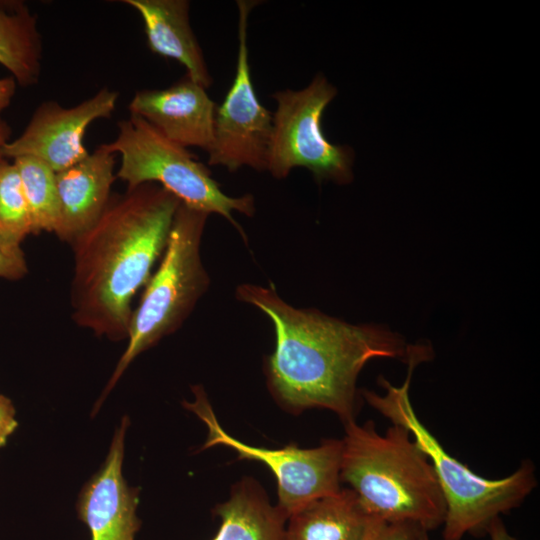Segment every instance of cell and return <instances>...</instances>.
<instances>
[{"label":"cell","mask_w":540,"mask_h":540,"mask_svg":"<svg viewBox=\"0 0 540 540\" xmlns=\"http://www.w3.org/2000/svg\"><path fill=\"white\" fill-rule=\"evenodd\" d=\"M236 298L262 311L275 331V349L265 362L269 389L286 409L322 408L343 424L355 420L363 367L377 358L419 363L432 358L428 344H409L398 333L373 324H350L319 310L284 301L275 286L244 283Z\"/></svg>","instance_id":"obj_1"},{"label":"cell","mask_w":540,"mask_h":540,"mask_svg":"<svg viewBox=\"0 0 540 540\" xmlns=\"http://www.w3.org/2000/svg\"><path fill=\"white\" fill-rule=\"evenodd\" d=\"M180 200L156 183L113 194L98 221L72 243V318L97 336L127 339L132 300L167 244Z\"/></svg>","instance_id":"obj_2"},{"label":"cell","mask_w":540,"mask_h":540,"mask_svg":"<svg viewBox=\"0 0 540 540\" xmlns=\"http://www.w3.org/2000/svg\"><path fill=\"white\" fill-rule=\"evenodd\" d=\"M340 481L365 510L385 523H411L429 532L443 526L446 506L427 455L402 426L384 435L373 421L344 424Z\"/></svg>","instance_id":"obj_3"},{"label":"cell","mask_w":540,"mask_h":540,"mask_svg":"<svg viewBox=\"0 0 540 540\" xmlns=\"http://www.w3.org/2000/svg\"><path fill=\"white\" fill-rule=\"evenodd\" d=\"M419 363H408L402 386H394L384 377L379 385L384 394L362 390V397L372 408L404 427L429 458L445 501L444 540H461L466 534L486 535L491 522L517 508L537 486L535 466L525 460L510 475L488 479L477 475L464 463L446 452L435 436L419 420L409 396L410 382Z\"/></svg>","instance_id":"obj_4"},{"label":"cell","mask_w":540,"mask_h":540,"mask_svg":"<svg viewBox=\"0 0 540 540\" xmlns=\"http://www.w3.org/2000/svg\"><path fill=\"white\" fill-rule=\"evenodd\" d=\"M208 213L180 203L159 266L152 273L131 316L127 346L96 409L129 364L142 352L177 331L210 285L201 259V241Z\"/></svg>","instance_id":"obj_5"},{"label":"cell","mask_w":540,"mask_h":540,"mask_svg":"<svg viewBox=\"0 0 540 540\" xmlns=\"http://www.w3.org/2000/svg\"><path fill=\"white\" fill-rule=\"evenodd\" d=\"M117 127L116 138L105 146L120 156L116 178L125 182L127 188L156 183L184 205L209 215L222 216L246 241V234L233 212L254 216L253 195L232 197L225 194L206 165L141 117L130 114L129 118L119 121Z\"/></svg>","instance_id":"obj_6"},{"label":"cell","mask_w":540,"mask_h":540,"mask_svg":"<svg viewBox=\"0 0 540 540\" xmlns=\"http://www.w3.org/2000/svg\"><path fill=\"white\" fill-rule=\"evenodd\" d=\"M337 89L325 76L317 74L301 90L274 92L272 133L268 148L267 169L274 178H286L292 169H308L316 182L339 185L353 181L354 150L331 143L322 129V117Z\"/></svg>","instance_id":"obj_7"},{"label":"cell","mask_w":540,"mask_h":540,"mask_svg":"<svg viewBox=\"0 0 540 540\" xmlns=\"http://www.w3.org/2000/svg\"><path fill=\"white\" fill-rule=\"evenodd\" d=\"M192 391L194 401L183 404L208 428L203 447L226 446L234 450L239 459L264 463L277 481L276 506L287 517L310 502L341 489L342 440L326 439L319 446L306 449L294 444L278 449L251 446L232 437L222 428L202 386H193Z\"/></svg>","instance_id":"obj_8"},{"label":"cell","mask_w":540,"mask_h":540,"mask_svg":"<svg viewBox=\"0 0 540 540\" xmlns=\"http://www.w3.org/2000/svg\"><path fill=\"white\" fill-rule=\"evenodd\" d=\"M257 3L237 1L239 46L236 70L223 103L216 109L213 143L208 152V165L222 166L229 172L245 166L258 172L267 169L272 113L257 97L247 45L248 17Z\"/></svg>","instance_id":"obj_9"},{"label":"cell","mask_w":540,"mask_h":540,"mask_svg":"<svg viewBox=\"0 0 540 540\" xmlns=\"http://www.w3.org/2000/svg\"><path fill=\"white\" fill-rule=\"evenodd\" d=\"M118 98V91L104 87L72 107L43 101L21 135L7 143L4 157H34L56 173L76 164L89 154L84 145L87 128L95 120L109 118Z\"/></svg>","instance_id":"obj_10"},{"label":"cell","mask_w":540,"mask_h":540,"mask_svg":"<svg viewBox=\"0 0 540 540\" xmlns=\"http://www.w3.org/2000/svg\"><path fill=\"white\" fill-rule=\"evenodd\" d=\"M128 109L184 148L212 146L217 105L187 74L168 88L137 91Z\"/></svg>","instance_id":"obj_11"},{"label":"cell","mask_w":540,"mask_h":540,"mask_svg":"<svg viewBox=\"0 0 540 540\" xmlns=\"http://www.w3.org/2000/svg\"><path fill=\"white\" fill-rule=\"evenodd\" d=\"M128 424L125 416L105 462L86 483L77 501L78 517L88 527L91 540H135L141 526L136 515L138 489L128 486L122 475Z\"/></svg>","instance_id":"obj_12"},{"label":"cell","mask_w":540,"mask_h":540,"mask_svg":"<svg viewBox=\"0 0 540 540\" xmlns=\"http://www.w3.org/2000/svg\"><path fill=\"white\" fill-rule=\"evenodd\" d=\"M115 155L105 144L81 161L56 173L59 224L56 235L70 244L101 217L117 179Z\"/></svg>","instance_id":"obj_13"},{"label":"cell","mask_w":540,"mask_h":540,"mask_svg":"<svg viewBox=\"0 0 540 540\" xmlns=\"http://www.w3.org/2000/svg\"><path fill=\"white\" fill-rule=\"evenodd\" d=\"M142 18L151 52L181 64L186 74L206 89L212 78L190 24L187 0H124Z\"/></svg>","instance_id":"obj_14"},{"label":"cell","mask_w":540,"mask_h":540,"mask_svg":"<svg viewBox=\"0 0 540 540\" xmlns=\"http://www.w3.org/2000/svg\"><path fill=\"white\" fill-rule=\"evenodd\" d=\"M383 523L365 510L350 488H341L292 513L285 540H370Z\"/></svg>","instance_id":"obj_15"},{"label":"cell","mask_w":540,"mask_h":540,"mask_svg":"<svg viewBox=\"0 0 540 540\" xmlns=\"http://www.w3.org/2000/svg\"><path fill=\"white\" fill-rule=\"evenodd\" d=\"M215 514L221 524L212 540H285L288 517L269 503L253 480H243L235 486Z\"/></svg>","instance_id":"obj_16"},{"label":"cell","mask_w":540,"mask_h":540,"mask_svg":"<svg viewBox=\"0 0 540 540\" xmlns=\"http://www.w3.org/2000/svg\"><path fill=\"white\" fill-rule=\"evenodd\" d=\"M42 37L37 16L20 0H0V65L22 87L39 82Z\"/></svg>","instance_id":"obj_17"},{"label":"cell","mask_w":540,"mask_h":540,"mask_svg":"<svg viewBox=\"0 0 540 540\" xmlns=\"http://www.w3.org/2000/svg\"><path fill=\"white\" fill-rule=\"evenodd\" d=\"M12 161L18 169L28 204L32 234L56 233L59 224L56 172L34 157L21 156Z\"/></svg>","instance_id":"obj_18"},{"label":"cell","mask_w":540,"mask_h":540,"mask_svg":"<svg viewBox=\"0 0 540 540\" xmlns=\"http://www.w3.org/2000/svg\"><path fill=\"white\" fill-rule=\"evenodd\" d=\"M0 230L23 241L32 234L28 204L15 163L0 162Z\"/></svg>","instance_id":"obj_19"},{"label":"cell","mask_w":540,"mask_h":540,"mask_svg":"<svg viewBox=\"0 0 540 540\" xmlns=\"http://www.w3.org/2000/svg\"><path fill=\"white\" fill-rule=\"evenodd\" d=\"M21 242L0 230V278L19 280L28 273Z\"/></svg>","instance_id":"obj_20"},{"label":"cell","mask_w":540,"mask_h":540,"mask_svg":"<svg viewBox=\"0 0 540 540\" xmlns=\"http://www.w3.org/2000/svg\"><path fill=\"white\" fill-rule=\"evenodd\" d=\"M422 531L411 523H383L370 540H418Z\"/></svg>","instance_id":"obj_21"},{"label":"cell","mask_w":540,"mask_h":540,"mask_svg":"<svg viewBox=\"0 0 540 540\" xmlns=\"http://www.w3.org/2000/svg\"><path fill=\"white\" fill-rule=\"evenodd\" d=\"M15 414L12 401L6 396L0 395V447L5 446L8 437L18 425Z\"/></svg>","instance_id":"obj_22"},{"label":"cell","mask_w":540,"mask_h":540,"mask_svg":"<svg viewBox=\"0 0 540 540\" xmlns=\"http://www.w3.org/2000/svg\"><path fill=\"white\" fill-rule=\"evenodd\" d=\"M16 85L15 79L11 76L0 78V112L6 109L12 102Z\"/></svg>","instance_id":"obj_23"},{"label":"cell","mask_w":540,"mask_h":540,"mask_svg":"<svg viewBox=\"0 0 540 540\" xmlns=\"http://www.w3.org/2000/svg\"><path fill=\"white\" fill-rule=\"evenodd\" d=\"M490 540H516L507 530L501 517L495 518L487 529Z\"/></svg>","instance_id":"obj_24"},{"label":"cell","mask_w":540,"mask_h":540,"mask_svg":"<svg viewBox=\"0 0 540 540\" xmlns=\"http://www.w3.org/2000/svg\"><path fill=\"white\" fill-rule=\"evenodd\" d=\"M12 128L9 123L0 117V162L5 159L4 148L11 140Z\"/></svg>","instance_id":"obj_25"},{"label":"cell","mask_w":540,"mask_h":540,"mask_svg":"<svg viewBox=\"0 0 540 540\" xmlns=\"http://www.w3.org/2000/svg\"><path fill=\"white\" fill-rule=\"evenodd\" d=\"M418 540H430L428 536V532L423 530L420 533Z\"/></svg>","instance_id":"obj_26"}]
</instances>
